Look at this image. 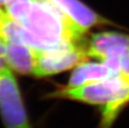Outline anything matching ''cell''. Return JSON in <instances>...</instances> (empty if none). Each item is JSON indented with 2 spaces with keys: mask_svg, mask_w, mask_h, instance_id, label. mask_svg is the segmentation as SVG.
I'll list each match as a JSON object with an SVG mask.
<instances>
[{
  "mask_svg": "<svg viewBox=\"0 0 129 128\" xmlns=\"http://www.w3.org/2000/svg\"><path fill=\"white\" fill-rule=\"evenodd\" d=\"M9 14L19 24L22 42L37 50L83 39L47 0H14Z\"/></svg>",
  "mask_w": 129,
  "mask_h": 128,
  "instance_id": "obj_1",
  "label": "cell"
},
{
  "mask_svg": "<svg viewBox=\"0 0 129 128\" xmlns=\"http://www.w3.org/2000/svg\"><path fill=\"white\" fill-rule=\"evenodd\" d=\"M127 81L125 77L117 75L107 80L80 87H61L48 93L47 97L52 99L72 100L104 107L118 98Z\"/></svg>",
  "mask_w": 129,
  "mask_h": 128,
  "instance_id": "obj_2",
  "label": "cell"
},
{
  "mask_svg": "<svg viewBox=\"0 0 129 128\" xmlns=\"http://www.w3.org/2000/svg\"><path fill=\"white\" fill-rule=\"evenodd\" d=\"M34 76L47 77L76 67L90 58L87 46L82 42H70L55 48L37 50Z\"/></svg>",
  "mask_w": 129,
  "mask_h": 128,
  "instance_id": "obj_3",
  "label": "cell"
},
{
  "mask_svg": "<svg viewBox=\"0 0 129 128\" xmlns=\"http://www.w3.org/2000/svg\"><path fill=\"white\" fill-rule=\"evenodd\" d=\"M0 116L5 128H33L13 71L0 72Z\"/></svg>",
  "mask_w": 129,
  "mask_h": 128,
  "instance_id": "obj_4",
  "label": "cell"
},
{
  "mask_svg": "<svg viewBox=\"0 0 129 128\" xmlns=\"http://www.w3.org/2000/svg\"><path fill=\"white\" fill-rule=\"evenodd\" d=\"M61 13L64 19L79 36L94 27L111 25L112 23L91 9L80 0H47Z\"/></svg>",
  "mask_w": 129,
  "mask_h": 128,
  "instance_id": "obj_5",
  "label": "cell"
},
{
  "mask_svg": "<svg viewBox=\"0 0 129 128\" xmlns=\"http://www.w3.org/2000/svg\"><path fill=\"white\" fill-rule=\"evenodd\" d=\"M90 58L103 62L120 57L129 49V35L117 32H103L92 34L86 43Z\"/></svg>",
  "mask_w": 129,
  "mask_h": 128,
  "instance_id": "obj_6",
  "label": "cell"
},
{
  "mask_svg": "<svg viewBox=\"0 0 129 128\" xmlns=\"http://www.w3.org/2000/svg\"><path fill=\"white\" fill-rule=\"evenodd\" d=\"M5 46L8 67L21 75H32L36 67L37 51L23 42H9Z\"/></svg>",
  "mask_w": 129,
  "mask_h": 128,
  "instance_id": "obj_7",
  "label": "cell"
},
{
  "mask_svg": "<svg viewBox=\"0 0 129 128\" xmlns=\"http://www.w3.org/2000/svg\"><path fill=\"white\" fill-rule=\"evenodd\" d=\"M117 75L116 72L103 62L101 63L84 62L74 68L67 86L70 88L80 87L107 80Z\"/></svg>",
  "mask_w": 129,
  "mask_h": 128,
  "instance_id": "obj_8",
  "label": "cell"
},
{
  "mask_svg": "<svg viewBox=\"0 0 129 128\" xmlns=\"http://www.w3.org/2000/svg\"><path fill=\"white\" fill-rule=\"evenodd\" d=\"M125 77L127 81L120 97L114 102L103 107V118L100 128H110L122 109L129 103V77Z\"/></svg>",
  "mask_w": 129,
  "mask_h": 128,
  "instance_id": "obj_9",
  "label": "cell"
},
{
  "mask_svg": "<svg viewBox=\"0 0 129 128\" xmlns=\"http://www.w3.org/2000/svg\"><path fill=\"white\" fill-rule=\"evenodd\" d=\"M118 75L129 77V49L118 57Z\"/></svg>",
  "mask_w": 129,
  "mask_h": 128,
  "instance_id": "obj_10",
  "label": "cell"
},
{
  "mask_svg": "<svg viewBox=\"0 0 129 128\" xmlns=\"http://www.w3.org/2000/svg\"><path fill=\"white\" fill-rule=\"evenodd\" d=\"M7 68L9 67H8L6 56H5V46L4 43L0 42V72Z\"/></svg>",
  "mask_w": 129,
  "mask_h": 128,
  "instance_id": "obj_11",
  "label": "cell"
},
{
  "mask_svg": "<svg viewBox=\"0 0 129 128\" xmlns=\"http://www.w3.org/2000/svg\"><path fill=\"white\" fill-rule=\"evenodd\" d=\"M7 18V13L4 9L0 7V42L3 43V31H4V26L5 20Z\"/></svg>",
  "mask_w": 129,
  "mask_h": 128,
  "instance_id": "obj_12",
  "label": "cell"
},
{
  "mask_svg": "<svg viewBox=\"0 0 129 128\" xmlns=\"http://www.w3.org/2000/svg\"><path fill=\"white\" fill-rule=\"evenodd\" d=\"M11 1H13V0H0V7L4 8Z\"/></svg>",
  "mask_w": 129,
  "mask_h": 128,
  "instance_id": "obj_13",
  "label": "cell"
}]
</instances>
